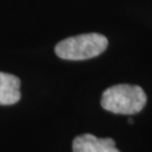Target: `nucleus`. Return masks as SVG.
I'll use <instances>...</instances> for the list:
<instances>
[{
  "label": "nucleus",
  "mask_w": 152,
  "mask_h": 152,
  "mask_svg": "<svg viewBox=\"0 0 152 152\" xmlns=\"http://www.w3.org/2000/svg\"><path fill=\"white\" fill-rule=\"evenodd\" d=\"M100 103L103 108L110 113L133 115L145 106L147 95L140 86L116 85L104 91Z\"/></svg>",
  "instance_id": "f257e3e1"
},
{
  "label": "nucleus",
  "mask_w": 152,
  "mask_h": 152,
  "mask_svg": "<svg viewBox=\"0 0 152 152\" xmlns=\"http://www.w3.org/2000/svg\"><path fill=\"white\" fill-rule=\"evenodd\" d=\"M108 41L102 34L88 33L65 38L55 46L56 55L63 60H87L102 54Z\"/></svg>",
  "instance_id": "f03ea898"
},
{
  "label": "nucleus",
  "mask_w": 152,
  "mask_h": 152,
  "mask_svg": "<svg viewBox=\"0 0 152 152\" xmlns=\"http://www.w3.org/2000/svg\"><path fill=\"white\" fill-rule=\"evenodd\" d=\"M73 152H120L110 137L99 139L92 134L77 136L72 143Z\"/></svg>",
  "instance_id": "7ed1b4c3"
},
{
  "label": "nucleus",
  "mask_w": 152,
  "mask_h": 152,
  "mask_svg": "<svg viewBox=\"0 0 152 152\" xmlns=\"http://www.w3.org/2000/svg\"><path fill=\"white\" fill-rule=\"evenodd\" d=\"M20 80L16 76L0 72V105H14L20 99Z\"/></svg>",
  "instance_id": "20e7f679"
}]
</instances>
